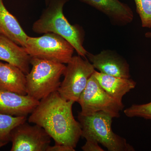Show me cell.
<instances>
[{
  "label": "cell",
  "instance_id": "cell-1",
  "mask_svg": "<svg viewBox=\"0 0 151 151\" xmlns=\"http://www.w3.org/2000/svg\"><path fill=\"white\" fill-rule=\"evenodd\" d=\"M75 102L66 100L59 92H53L40 101L28 122L43 128L55 142L75 148L82 135L80 123L72 112Z\"/></svg>",
  "mask_w": 151,
  "mask_h": 151
},
{
  "label": "cell",
  "instance_id": "cell-2",
  "mask_svg": "<svg viewBox=\"0 0 151 151\" xmlns=\"http://www.w3.org/2000/svg\"><path fill=\"white\" fill-rule=\"evenodd\" d=\"M68 0H50L48 6L33 24L34 32L42 34L52 32L68 41L78 55L86 58L88 51L83 46L85 33L78 25H72L64 16L63 9Z\"/></svg>",
  "mask_w": 151,
  "mask_h": 151
},
{
  "label": "cell",
  "instance_id": "cell-3",
  "mask_svg": "<svg viewBox=\"0 0 151 151\" xmlns=\"http://www.w3.org/2000/svg\"><path fill=\"white\" fill-rule=\"evenodd\" d=\"M32 66L26 75L27 95L38 101L58 91L66 66L64 63L31 57Z\"/></svg>",
  "mask_w": 151,
  "mask_h": 151
},
{
  "label": "cell",
  "instance_id": "cell-4",
  "mask_svg": "<svg viewBox=\"0 0 151 151\" xmlns=\"http://www.w3.org/2000/svg\"><path fill=\"white\" fill-rule=\"evenodd\" d=\"M113 117L103 111L84 116L78 113V119L82 130L81 137L86 140H93L109 151H134L127 140L113 132Z\"/></svg>",
  "mask_w": 151,
  "mask_h": 151
},
{
  "label": "cell",
  "instance_id": "cell-5",
  "mask_svg": "<svg viewBox=\"0 0 151 151\" xmlns=\"http://www.w3.org/2000/svg\"><path fill=\"white\" fill-rule=\"evenodd\" d=\"M26 51L31 57L67 63L73 56L75 49L68 41L52 32L39 37L28 36Z\"/></svg>",
  "mask_w": 151,
  "mask_h": 151
},
{
  "label": "cell",
  "instance_id": "cell-6",
  "mask_svg": "<svg viewBox=\"0 0 151 151\" xmlns=\"http://www.w3.org/2000/svg\"><path fill=\"white\" fill-rule=\"evenodd\" d=\"M80 55L72 57L67 63L64 78L58 92L66 100L78 102L95 68L88 60Z\"/></svg>",
  "mask_w": 151,
  "mask_h": 151
},
{
  "label": "cell",
  "instance_id": "cell-7",
  "mask_svg": "<svg viewBox=\"0 0 151 151\" xmlns=\"http://www.w3.org/2000/svg\"><path fill=\"white\" fill-rule=\"evenodd\" d=\"M81 107V115L88 116L99 111H103L113 118H119L124 105L122 101L113 98L100 86L92 74L86 88L78 101Z\"/></svg>",
  "mask_w": 151,
  "mask_h": 151
},
{
  "label": "cell",
  "instance_id": "cell-8",
  "mask_svg": "<svg viewBox=\"0 0 151 151\" xmlns=\"http://www.w3.org/2000/svg\"><path fill=\"white\" fill-rule=\"evenodd\" d=\"M51 137L39 125H30L26 122L17 126L11 134V151H47Z\"/></svg>",
  "mask_w": 151,
  "mask_h": 151
},
{
  "label": "cell",
  "instance_id": "cell-9",
  "mask_svg": "<svg viewBox=\"0 0 151 151\" xmlns=\"http://www.w3.org/2000/svg\"><path fill=\"white\" fill-rule=\"evenodd\" d=\"M86 57L101 73L123 78H131L129 65L125 58L114 50H104L97 54L87 52Z\"/></svg>",
  "mask_w": 151,
  "mask_h": 151
},
{
  "label": "cell",
  "instance_id": "cell-10",
  "mask_svg": "<svg viewBox=\"0 0 151 151\" xmlns=\"http://www.w3.org/2000/svg\"><path fill=\"white\" fill-rule=\"evenodd\" d=\"M105 14L112 24L124 27L133 22L134 14L131 7L119 0H79Z\"/></svg>",
  "mask_w": 151,
  "mask_h": 151
},
{
  "label": "cell",
  "instance_id": "cell-11",
  "mask_svg": "<svg viewBox=\"0 0 151 151\" xmlns=\"http://www.w3.org/2000/svg\"><path fill=\"white\" fill-rule=\"evenodd\" d=\"M40 101L0 87V113L14 116H27L37 106Z\"/></svg>",
  "mask_w": 151,
  "mask_h": 151
},
{
  "label": "cell",
  "instance_id": "cell-12",
  "mask_svg": "<svg viewBox=\"0 0 151 151\" xmlns=\"http://www.w3.org/2000/svg\"><path fill=\"white\" fill-rule=\"evenodd\" d=\"M30 59L24 47L0 33V60L15 65L27 75L30 70Z\"/></svg>",
  "mask_w": 151,
  "mask_h": 151
},
{
  "label": "cell",
  "instance_id": "cell-13",
  "mask_svg": "<svg viewBox=\"0 0 151 151\" xmlns=\"http://www.w3.org/2000/svg\"><path fill=\"white\" fill-rule=\"evenodd\" d=\"M93 75L100 86L109 95L119 101H122L125 94L134 89L136 81L127 78L107 75L95 70Z\"/></svg>",
  "mask_w": 151,
  "mask_h": 151
},
{
  "label": "cell",
  "instance_id": "cell-14",
  "mask_svg": "<svg viewBox=\"0 0 151 151\" xmlns=\"http://www.w3.org/2000/svg\"><path fill=\"white\" fill-rule=\"evenodd\" d=\"M0 87L17 94L27 95L26 74L15 65L0 61Z\"/></svg>",
  "mask_w": 151,
  "mask_h": 151
},
{
  "label": "cell",
  "instance_id": "cell-15",
  "mask_svg": "<svg viewBox=\"0 0 151 151\" xmlns=\"http://www.w3.org/2000/svg\"><path fill=\"white\" fill-rule=\"evenodd\" d=\"M0 33L20 46L25 47L28 36L24 32L15 17L6 8L3 0H0Z\"/></svg>",
  "mask_w": 151,
  "mask_h": 151
},
{
  "label": "cell",
  "instance_id": "cell-16",
  "mask_svg": "<svg viewBox=\"0 0 151 151\" xmlns=\"http://www.w3.org/2000/svg\"><path fill=\"white\" fill-rule=\"evenodd\" d=\"M27 120V116H14L0 113V143L7 144L10 142L12 130Z\"/></svg>",
  "mask_w": 151,
  "mask_h": 151
},
{
  "label": "cell",
  "instance_id": "cell-17",
  "mask_svg": "<svg viewBox=\"0 0 151 151\" xmlns=\"http://www.w3.org/2000/svg\"><path fill=\"white\" fill-rule=\"evenodd\" d=\"M136 12L144 28H151V0H134Z\"/></svg>",
  "mask_w": 151,
  "mask_h": 151
},
{
  "label": "cell",
  "instance_id": "cell-18",
  "mask_svg": "<svg viewBox=\"0 0 151 151\" xmlns=\"http://www.w3.org/2000/svg\"><path fill=\"white\" fill-rule=\"evenodd\" d=\"M126 116L130 118L140 117L151 120V102L144 104H134L124 111Z\"/></svg>",
  "mask_w": 151,
  "mask_h": 151
},
{
  "label": "cell",
  "instance_id": "cell-19",
  "mask_svg": "<svg viewBox=\"0 0 151 151\" xmlns=\"http://www.w3.org/2000/svg\"><path fill=\"white\" fill-rule=\"evenodd\" d=\"M84 151H104L99 145V143L93 140H86L85 145L81 147Z\"/></svg>",
  "mask_w": 151,
  "mask_h": 151
},
{
  "label": "cell",
  "instance_id": "cell-20",
  "mask_svg": "<svg viewBox=\"0 0 151 151\" xmlns=\"http://www.w3.org/2000/svg\"><path fill=\"white\" fill-rule=\"evenodd\" d=\"M75 148L65 145L55 144L54 146H50L47 151H75Z\"/></svg>",
  "mask_w": 151,
  "mask_h": 151
},
{
  "label": "cell",
  "instance_id": "cell-21",
  "mask_svg": "<svg viewBox=\"0 0 151 151\" xmlns=\"http://www.w3.org/2000/svg\"><path fill=\"white\" fill-rule=\"evenodd\" d=\"M145 37L147 38L150 39H151V32H148L145 34Z\"/></svg>",
  "mask_w": 151,
  "mask_h": 151
},
{
  "label": "cell",
  "instance_id": "cell-22",
  "mask_svg": "<svg viewBox=\"0 0 151 151\" xmlns=\"http://www.w3.org/2000/svg\"><path fill=\"white\" fill-rule=\"evenodd\" d=\"M7 144L4 143H0V148L4 146H5Z\"/></svg>",
  "mask_w": 151,
  "mask_h": 151
},
{
  "label": "cell",
  "instance_id": "cell-23",
  "mask_svg": "<svg viewBox=\"0 0 151 151\" xmlns=\"http://www.w3.org/2000/svg\"></svg>",
  "mask_w": 151,
  "mask_h": 151
}]
</instances>
